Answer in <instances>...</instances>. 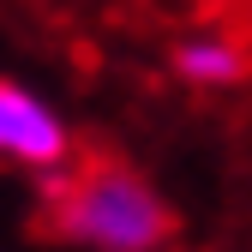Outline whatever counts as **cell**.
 <instances>
[{
  "label": "cell",
  "instance_id": "1",
  "mask_svg": "<svg viewBox=\"0 0 252 252\" xmlns=\"http://www.w3.org/2000/svg\"><path fill=\"white\" fill-rule=\"evenodd\" d=\"M48 228L78 252H162L174 240V210L126 162H90L42 186Z\"/></svg>",
  "mask_w": 252,
  "mask_h": 252
},
{
  "label": "cell",
  "instance_id": "2",
  "mask_svg": "<svg viewBox=\"0 0 252 252\" xmlns=\"http://www.w3.org/2000/svg\"><path fill=\"white\" fill-rule=\"evenodd\" d=\"M72 162V126L60 120L30 84L0 78V168L54 174Z\"/></svg>",
  "mask_w": 252,
  "mask_h": 252
},
{
  "label": "cell",
  "instance_id": "3",
  "mask_svg": "<svg viewBox=\"0 0 252 252\" xmlns=\"http://www.w3.org/2000/svg\"><path fill=\"white\" fill-rule=\"evenodd\" d=\"M174 78L180 84H198V90H222L246 78V48L228 36H186L174 48Z\"/></svg>",
  "mask_w": 252,
  "mask_h": 252
}]
</instances>
